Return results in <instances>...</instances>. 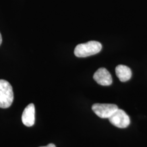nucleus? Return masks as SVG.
Here are the masks:
<instances>
[{
  "label": "nucleus",
  "instance_id": "0eeeda50",
  "mask_svg": "<svg viewBox=\"0 0 147 147\" xmlns=\"http://www.w3.org/2000/svg\"><path fill=\"white\" fill-rule=\"evenodd\" d=\"M116 73L121 82H126L131 79V69L124 65H118L116 68Z\"/></svg>",
  "mask_w": 147,
  "mask_h": 147
},
{
  "label": "nucleus",
  "instance_id": "f257e3e1",
  "mask_svg": "<svg viewBox=\"0 0 147 147\" xmlns=\"http://www.w3.org/2000/svg\"><path fill=\"white\" fill-rule=\"evenodd\" d=\"M101 49V43L96 41H89L78 45L74 50V54L78 57H86L98 53Z\"/></svg>",
  "mask_w": 147,
  "mask_h": 147
},
{
  "label": "nucleus",
  "instance_id": "6e6552de",
  "mask_svg": "<svg viewBox=\"0 0 147 147\" xmlns=\"http://www.w3.org/2000/svg\"><path fill=\"white\" fill-rule=\"evenodd\" d=\"M56 147V146L54 144H53V143H50V144H49L48 145H47V146H43V147Z\"/></svg>",
  "mask_w": 147,
  "mask_h": 147
},
{
  "label": "nucleus",
  "instance_id": "1a4fd4ad",
  "mask_svg": "<svg viewBox=\"0 0 147 147\" xmlns=\"http://www.w3.org/2000/svg\"><path fill=\"white\" fill-rule=\"evenodd\" d=\"M2 38L1 33V32H0V46H1V44H2Z\"/></svg>",
  "mask_w": 147,
  "mask_h": 147
},
{
  "label": "nucleus",
  "instance_id": "7ed1b4c3",
  "mask_svg": "<svg viewBox=\"0 0 147 147\" xmlns=\"http://www.w3.org/2000/svg\"><path fill=\"white\" fill-rule=\"evenodd\" d=\"M92 109L101 118H109L118 107L115 104L97 103L92 106Z\"/></svg>",
  "mask_w": 147,
  "mask_h": 147
},
{
  "label": "nucleus",
  "instance_id": "423d86ee",
  "mask_svg": "<svg viewBox=\"0 0 147 147\" xmlns=\"http://www.w3.org/2000/svg\"><path fill=\"white\" fill-rule=\"evenodd\" d=\"M22 121L25 126H32L35 123V106L33 104L27 105L22 115Z\"/></svg>",
  "mask_w": 147,
  "mask_h": 147
},
{
  "label": "nucleus",
  "instance_id": "20e7f679",
  "mask_svg": "<svg viewBox=\"0 0 147 147\" xmlns=\"http://www.w3.org/2000/svg\"><path fill=\"white\" fill-rule=\"evenodd\" d=\"M111 123L119 128H126L130 123L129 117L123 110L118 109L109 118Z\"/></svg>",
  "mask_w": 147,
  "mask_h": 147
},
{
  "label": "nucleus",
  "instance_id": "39448f33",
  "mask_svg": "<svg viewBox=\"0 0 147 147\" xmlns=\"http://www.w3.org/2000/svg\"><path fill=\"white\" fill-rule=\"evenodd\" d=\"M93 79L101 86H110L112 83V78L109 71L104 68L99 69L94 74Z\"/></svg>",
  "mask_w": 147,
  "mask_h": 147
},
{
  "label": "nucleus",
  "instance_id": "f03ea898",
  "mask_svg": "<svg viewBox=\"0 0 147 147\" xmlns=\"http://www.w3.org/2000/svg\"><path fill=\"white\" fill-rule=\"evenodd\" d=\"M13 100L14 93L11 84L5 80H0V108H9Z\"/></svg>",
  "mask_w": 147,
  "mask_h": 147
}]
</instances>
